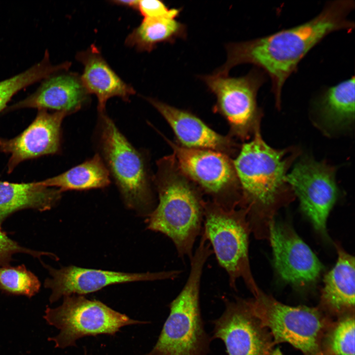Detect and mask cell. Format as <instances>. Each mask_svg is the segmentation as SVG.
Listing matches in <instances>:
<instances>
[{
	"mask_svg": "<svg viewBox=\"0 0 355 355\" xmlns=\"http://www.w3.org/2000/svg\"><path fill=\"white\" fill-rule=\"evenodd\" d=\"M139 0H113L112 2L115 4L128 6L137 10Z\"/></svg>",
	"mask_w": 355,
	"mask_h": 355,
	"instance_id": "29",
	"label": "cell"
},
{
	"mask_svg": "<svg viewBox=\"0 0 355 355\" xmlns=\"http://www.w3.org/2000/svg\"><path fill=\"white\" fill-rule=\"evenodd\" d=\"M285 180L316 231L327 238V219L338 196L335 170L323 162L306 158L296 164Z\"/></svg>",
	"mask_w": 355,
	"mask_h": 355,
	"instance_id": "11",
	"label": "cell"
},
{
	"mask_svg": "<svg viewBox=\"0 0 355 355\" xmlns=\"http://www.w3.org/2000/svg\"><path fill=\"white\" fill-rule=\"evenodd\" d=\"M253 296L245 299L246 303L275 342L289 343L304 355H324L323 338L330 323L319 309L286 305L260 289Z\"/></svg>",
	"mask_w": 355,
	"mask_h": 355,
	"instance_id": "7",
	"label": "cell"
},
{
	"mask_svg": "<svg viewBox=\"0 0 355 355\" xmlns=\"http://www.w3.org/2000/svg\"><path fill=\"white\" fill-rule=\"evenodd\" d=\"M40 287L37 277L24 265L0 266V290L31 297L38 292Z\"/></svg>",
	"mask_w": 355,
	"mask_h": 355,
	"instance_id": "25",
	"label": "cell"
},
{
	"mask_svg": "<svg viewBox=\"0 0 355 355\" xmlns=\"http://www.w3.org/2000/svg\"><path fill=\"white\" fill-rule=\"evenodd\" d=\"M338 258L324 276L321 305L336 313L354 310L355 307V257L339 244H335Z\"/></svg>",
	"mask_w": 355,
	"mask_h": 355,
	"instance_id": "19",
	"label": "cell"
},
{
	"mask_svg": "<svg viewBox=\"0 0 355 355\" xmlns=\"http://www.w3.org/2000/svg\"><path fill=\"white\" fill-rule=\"evenodd\" d=\"M76 59L83 66L82 81L89 94L98 100L99 113L106 112L107 101L114 97L128 101L136 91L112 69L94 44L79 52Z\"/></svg>",
	"mask_w": 355,
	"mask_h": 355,
	"instance_id": "18",
	"label": "cell"
},
{
	"mask_svg": "<svg viewBox=\"0 0 355 355\" xmlns=\"http://www.w3.org/2000/svg\"><path fill=\"white\" fill-rule=\"evenodd\" d=\"M164 138L182 172L199 184L213 201L227 210L238 207L240 185L233 161L227 155L211 149L186 148Z\"/></svg>",
	"mask_w": 355,
	"mask_h": 355,
	"instance_id": "10",
	"label": "cell"
},
{
	"mask_svg": "<svg viewBox=\"0 0 355 355\" xmlns=\"http://www.w3.org/2000/svg\"><path fill=\"white\" fill-rule=\"evenodd\" d=\"M271 355H283L281 350L278 348L272 352Z\"/></svg>",
	"mask_w": 355,
	"mask_h": 355,
	"instance_id": "30",
	"label": "cell"
},
{
	"mask_svg": "<svg viewBox=\"0 0 355 355\" xmlns=\"http://www.w3.org/2000/svg\"><path fill=\"white\" fill-rule=\"evenodd\" d=\"M268 240L274 266L282 280L297 288L317 283L323 266L289 225L274 220L270 225Z\"/></svg>",
	"mask_w": 355,
	"mask_h": 355,
	"instance_id": "12",
	"label": "cell"
},
{
	"mask_svg": "<svg viewBox=\"0 0 355 355\" xmlns=\"http://www.w3.org/2000/svg\"><path fill=\"white\" fill-rule=\"evenodd\" d=\"M154 181L159 201L147 216V228L166 236L178 256L190 260L202 234L205 201L180 170L174 154L157 162Z\"/></svg>",
	"mask_w": 355,
	"mask_h": 355,
	"instance_id": "3",
	"label": "cell"
},
{
	"mask_svg": "<svg viewBox=\"0 0 355 355\" xmlns=\"http://www.w3.org/2000/svg\"><path fill=\"white\" fill-rule=\"evenodd\" d=\"M187 27L177 19L144 18L127 36L126 45L139 51L151 52L159 43H174L178 39H185Z\"/></svg>",
	"mask_w": 355,
	"mask_h": 355,
	"instance_id": "23",
	"label": "cell"
},
{
	"mask_svg": "<svg viewBox=\"0 0 355 355\" xmlns=\"http://www.w3.org/2000/svg\"><path fill=\"white\" fill-rule=\"evenodd\" d=\"M38 110L34 120L18 136L11 139L0 138V150L10 155L9 173L24 161L57 154L61 150V125L68 115L62 111Z\"/></svg>",
	"mask_w": 355,
	"mask_h": 355,
	"instance_id": "15",
	"label": "cell"
},
{
	"mask_svg": "<svg viewBox=\"0 0 355 355\" xmlns=\"http://www.w3.org/2000/svg\"><path fill=\"white\" fill-rule=\"evenodd\" d=\"M213 254L210 245L200 241L190 261L186 282L170 303V313L157 341L145 355H207L212 338L206 332L200 307L204 266Z\"/></svg>",
	"mask_w": 355,
	"mask_h": 355,
	"instance_id": "4",
	"label": "cell"
},
{
	"mask_svg": "<svg viewBox=\"0 0 355 355\" xmlns=\"http://www.w3.org/2000/svg\"><path fill=\"white\" fill-rule=\"evenodd\" d=\"M61 63L51 64L48 51L42 60L26 71L0 81V112L7 106L11 98L23 88L50 75L57 71Z\"/></svg>",
	"mask_w": 355,
	"mask_h": 355,
	"instance_id": "24",
	"label": "cell"
},
{
	"mask_svg": "<svg viewBox=\"0 0 355 355\" xmlns=\"http://www.w3.org/2000/svg\"><path fill=\"white\" fill-rule=\"evenodd\" d=\"M44 319L60 330L49 338L56 348L64 349L75 345L76 341L89 336L114 335L123 326L146 323L117 312L103 302L83 295L64 297L62 304L54 308L47 307Z\"/></svg>",
	"mask_w": 355,
	"mask_h": 355,
	"instance_id": "8",
	"label": "cell"
},
{
	"mask_svg": "<svg viewBox=\"0 0 355 355\" xmlns=\"http://www.w3.org/2000/svg\"><path fill=\"white\" fill-rule=\"evenodd\" d=\"M137 10L144 18H169L177 19L181 8H170L164 2L157 0H139Z\"/></svg>",
	"mask_w": 355,
	"mask_h": 355,
	"instance_id": "28",
	"label": "cell"
},
{
	"mask_svg": "<svg viewBox=\"0 0 355 355\" xmlns=\"http://www.w3.org/2000/svg\"><path fill=\"white\" fill-rule=\"evenodd\" d=\"M40 184L55 187L62 192L103 188L110 183V175L99 153L69 170L41 181Z\"/></svg>",
	"mask_w": 355,
	"mask_h": 355,
	"instance_id": "21",
	"label": "cell"
},
{
	"mask_svg": "<svg viewBox=\"0 0 355 355\" xmlns=\"http://www.w3.org/2000/svg\"><path fill=\"white\" fill-rule=\"evenodd\" d=\"M293 155L269 146L258 127L233 161L240 189L238 207L246 211L251 233L257 239H269L277 211L292 200L285 178Z\"/></svg>",
	"mask_w": 355,
	"mask_h": 355,
	"instance_id": "2",
	"label": "cell"
},
{
	"mask_svg": "<svg viewBox=\"0 0 355 355\" xmlns=\"http://www.w3.org/2000/svg\"><path fill=\"white\" fill-rule=\"evenodd\" d=\"M355 5L353 0L330 1L304 23L255 39L226 44V61L214 72L228 75L232 68L242 64L262 69L271 79L276 105L280 108L283 87L307 53L330 33L354 29V21L348 16Z\"/></svg>",
	"mask_w": 355,
	"mask_h": 355,
	"instance_id": "1",
	"label": "cell"
},
{
	"mask_svg": "<svg viewBox=\"0 0 355 355\" xmlns=\"http://www.w3.org/2000/svg\"><path fill=\"white\" fill-rule=\"evenodd\" d=\"M327 349L331 355H355V319L340 320L328 335Z\"/></svg>",
	"mask_w": 355,
	"mask_h": 355,
	"instance_id": "26",
	"label": "cell"
},
{
	"mask_svg": "<svg viewBox=\"0 0 355 355\" xmlns=\"http://www.w3.org/2000/svg\"><path fill=\"white\" fill-rule=\"evenodd\" d=\"M71 64L66 62L60 68L43 80L35 92L14 104L6 110L25 108L73 113L88 102L89 94L80 75L70 70Z\"/></svg>",
	"mask_w": 355,
	"mask_h": 355,
	"instance_id": "16",
	"label": "cell"
},
{
	"mask_svg": "<svg viewBox=\"0 0 355 355\" xmlns=\"http://www.w3.org/2000/svg\"><path fill=\"white\" fill-rule=\"evenodd\" d=\"M17 253L28 254L37 258L44 255L55 257V255L51 253L36 251L21 246L9 238L0 226V266L9 265L13 255Z\"/></svg>",
	"mask_w": 355,
	"mask_h": 355,
	"instance_id": "27",
	"label": "cell"
},
{
	"mask_svg": "<svg viewBox=\"0 0 355 355\" xmlns=\"http://www.w3.org/2000/svg\"><path fill=\"white\" fill-rule=\"evenodd\" d=\"M355 77L324 90L317 102L320 117L328 126L343 128L355 119Z\"/></svg>",
	"mask_w": 355,
	"mask_h": 355,
	"instance_id": "22",
	"label": "cell"
},
{
	"mask_svg": "<svg viewBox=\"0 0 355 355\" xmlns=\"http://www.w3.org/2000/svg\"><path fill=\"white\" fill-rule=\"evenodd\" d=\"M100 152L125 205L148 216L154 209L146 161L119 130L106 112L99 113Z\"/></svg>",
	"mask_w": 355,
	"mask_h": 355,
	"instance_id": "5",
	"label": "cell"
},
{
	"mask_svg": "<svg viewBox=\"0 0 355 355\" xmlns=\"http://www.w3.org/2000/svg\"><path fill=\"white\" fill-rule=\"evenodd\" d=\"M146 100L169 124L181 146L211 149L226 155L234 151L236 145L230 138L218 134L190 111L156 99Z\"/></svg>",
	"mask_w": 355,
	"mask_h": 355,
	"instance_id": "17",
	"label": "cell"
},
{
	"mask_svg": "<svg viewBox=\"0 0 355 355\" xmlns=\"http://www.w3.org/2000/svg\"><path fill=\"white\" fill-rule=\"evenodd\" d=\"M200 78L215 96L213 110L227 120L232 135L245 140L253 134L262 116L256 96L265 79L263 72L254 69L245 75L231 77L213 72Z\"/></svg>",
	"mask_w": 355,
	"mask_h": 355,
	"instance_id": "9",
	"label": "cell"
},
{
	"mask_svg": "<svg viewBox=\"0 0 355 355\" xmlns=\"http://www.w3.org/2000/svg\"><path fill=\"white\" fill-rule=\"evenodd\" d=\"M251 230L246 211L225 209L213 201H205L202 235L210 244L218 264L227 273L230 287L237 290L241 279L252 295L259 289L249 260Z\"/></svg>",
	"mask_w": 355,
	"mask_h": 355,
	"instance_id": "6",
	"label": "cell"
},
{
	"mask_svg": "<svg viewBox=\"0 0 355 355\" xmlns=\"http://www.w3.org/2000/svg\"><path fill=\"white\" fill-rule=\"evenodd\" d=\"M51 278L46 279L45 286L51 290L50 303L62 297L97 291L109 285L139 281L174 280L181 273L174 270L158 272L125 273L81 268L75 266L56 269L47 266Z\"/></svg>",
	"mask_w": 355,
	"mask_h": 355,
	"instance_id": "14",
	"label": "cell"
},
{
	"mask_svg": "<svg viewBox=\"0 0 355 355\" xmlns=\"http://www.w3.org/2000/svg\"><path fill=\"white\" fill-rule=\"evenodd\" d=\"M225 310L213 321L212 339L223 341L228 355H271L272 343L259 321L251 313L245 299H224Z\"/></svg>",
	"mask_w": 355,
	"mask_h": 355,
	"instance_id": "13",
	"label": "cell"
},
{
	"mask_svg": "<svg viewBox=\"0 0 355 355\" xmlns=\"http://www.w3.org/2000/svg\"><path fill=\"white\" fill-rule=\"evenodd\" d=\"M62 193L58 188L42 185L38 181L20 183L0 180V226L7 216L17 211L51 209L60 200Z\"/></svg>",
	"mask_w": 355,
	"mask_h": 355,
	"instance_id": "20",
	"label": "cell"
}]
</instances>
